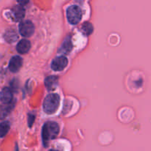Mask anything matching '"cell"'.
<instances>
[{
	"mask_svg": "<svg viewBox=\"0 0 151 151\" xmlns=\"http://www.w3.org/2000/svg\"><path fill=\"white\" fill-rule=\"evenodd\" d=\"M59 134V125L55 122H47L42 128V142L45 147L48 145L51 139L55 138Z\"/></svg>",
	"mask_w": 151,
	"mask_h": 151,
	"instance_id": "6da1fadb",
	"label": "cell"
},
{
	"mask_svg": "<svg viewBox=\"0 0 151 151\" xmlns=\"http://www.w3.org/2000/svg\"><path fill=\"white\" fill-rule=\"evenodd\" d=\"M60 104V97L58 94H50L45 97L43 103L44 111L47 114H55L59 108Z\"/></svg>",
	"mask_w": 151,
	"mask_h": 151,
	"instance_id": "7a4b0ae2",
	"label": "cell"
},
{
	"mask_svg": "<svg viewBox=\"0 0 151 151\" xmlns=\"http://www.w3.org/2000/svg\"><path fill=\"white\" fill-rule=\"evenodd\" d=\"M66 17L68 22L72 24L79 23L82 18V11L78 5H72L66 10Z\"/></svg>",
	"mask_w": 151,
	"mask_h": 151,
	"instance_id": "3957f363",
	"label": "cell"
},
{
	"mask_svg": "<svg viewBox=\"0 0 151 151\" xmlns=\"http://www.w3.org/2000/svg\"><path fill=\"white\" fill-rule=\"evenodd\" d=\"M19 32L24 37H30L35 31V27L32 22L29 20H25L19 24Z\"/></svg>",
	"mask_w": 151,
	"mask_h": 151,
	"instance_id": "277c9868",
	"label": "cell"
},
{
	"mask_svg": "<svg viewBox=\"0 0 151 151\" xmlns=\"http://www.w3.org/2000/svg\"><path fill=\"white\" fill-rule=\"evenodd\" d=\"M68 65V59L65 56L56 57L51 63V68L55 72H61Z\"/></svg>",
	"mask_w": 151,
	"mask_h": 151,
	"instance_id": "5b68a950",
	"label": "cell"
},
{
	"mask_svg": "<svg viewBox=\"0 0 151 151\" xmlns=\"http://www.w3.org/2000/svg\"><path fill=\"white\" fill-rule=\"evenodd\" d=\"M13 90L9 87H4L0 91V101L4 105H9L13 103Z\"/></svg>",
	"mask_w": 151,
	"mask_h": 151,
	"instance_id": "8992f818",
	"label": "cell"
},
{
	"mask_svg": "<svg viewBox=\"0 0 151 151\" xmlns=\"http://www.w3.org/2000/svg\"><path fill=\"white\" fill-rule=\"evenodd\" d=\"M22 63H23V60L22 58L19 55H15L11 58L9 62L8 68L10 71L13 73L19 72V69L22 66Z\"/></svg>",
	"mask_w": 151,
	"mask_h": 151,
	"instance_id": "52a82bcc",
	"label": "cell"
},
{
	"mask_svg": "<svg viewBox=\"0 0 151 151\" xmlns=\"http://www.w3.org/2000/svg\"><path fill=\"white\" fill-rule=\"evenodd\" d=\"M31 48V43L27 39H22L17 44L16 50L20 54H27Z\"/></svg>",
	"mask_w": 151,
	"mask_h": 151,
	"instance_id": "ba28073f",
	"label": "cell"
},
{
	"mask_svg": "<svg viewBox=\"0 0 151 151\" xmlns=\"http://www.w3.org/2000/svg\"><path fill=\"white\" fill-rule=\"evenodd\" d=\"M12 13H13L15 21L19 22V21L22 20L25 15V10L24 8V6L21 5V4L15 5L12 9Z\"/></svg>",
	"mask_w": 151,
	"mask_h": 151,
	"instance_id": "9c48e42d",
	"label": "cell"
},
{
	"mask_svg": "<svg viewBox=\"0 0 151 151\" xmlns=\"http://www.w3.org/2000/svg\"><path fill=\"white\" fill-rule=\"evenodd\" d=\"M72 47H73V45H72V39H71V37L69 35L63 40V43L60 46V48L59 49V52L68 54V53L72 51Z\"/></svg>",
	"mask_w": 151,
	"mask_h": 151,
	"instance_id": "30bf717a",
	"label": "cell"
},
{
	"mask_svg": "<svg viewBox=\"0 0 151 151\" xmlns=\"http://www.w3.org/2000/svg\"><path fill=\"white\" fill-rule=\"evenodd\" d=\"M13 107L14 104L13 103L9 105H0V119H3L7 117V115L11 112Z\"/></svg>",
	"mask_w": 151,
	"mask_h": 151,
	"instance_id": "8fae6325",
	"label": "cell"
},
{
	"mask_svg": "<svg viewBox=\"0 0 151 151\" xmlns=\"http://www.w3.org/2000/svg\"><path fill=\"white\" fill-rule=\"evenodd\" d=\"M58 78L57 76H49L45 79V86L49 90L54 89L58 84Z\"/></svg>",
	"mask_w": 151,
	"mask_h": 151,
	"instance_id": "7c38bea8",
	"label": "cell"
},
{
	"mask_svg": "<svg viewBox=\"0 0 151 151\" xmlns=\"http://www.w3.org/2000/svg\"><path fill=\"white\" fill-rule=\"evenodd\" d=\"M4 39L8 43H13L18 39V35L14 29H8L4 33Z\"/></svg>",
	"mask_w": 151,
	"mask_h": 151,
	"instance_id": "4fadbf2b",
	"label": "cell"
},
{
	"mask_svg": "<svg viewBox=\"0 0 151 151\" xmlns=\"http://www.w3.org/2000/svg\"><path fill=\"white\" fill-rule=\"evenodd\" d=\"M10 122L7 121H4L0 123V138L5 137L10 130Z\"/></svg>",
	"mask_w": 151,
	"mask_h": 151,
	"instance_id": "5bb4252c",
	"label": "cell"
},
{
	"mask_svg": "<svg viewBox=\"0 0 151 151\" xmlns=\"http://www.w3.org/2000/svg\"><path fill=\"white\" fill-rule=\"evenodd\" d=\"M93 30H94V28L90 22H84L81 26V31L86 35H91L93 32Z\"/></svg>",
	"mask_w": 151,
	"mask_h": 151,
	"instance_id": "9a60e30c",
	"label": "cell"
},
{
	"mask_svg": "<svg viewBox=\"0 0 151 151\" xmlns=\"http://www.w3.org/2000/svg\"><path fill=\"white\" fill-rule=\"evenodd\" d=\"M34 121H35V115L32 114H28V125L29 127H32Z\"/></svg>",
	"mask_w": 151,
	"mask_h": 151,
	"instance_id": "2e32d148",
	"label": "cell"
},
{
	"mask_svg": "<svg viewBox=\"0 0 151 151\" xmlns=\"http://www.w3.org/2000/svg\"><path fill=\"white\" fill-rule=\"evenodd\" d=\"M49 151H58V150H50Z\"/></svg>",
	"mask_w": 151,
	"mask_h": 151,
	"instance_id": "e0dca14e",
	"label": "cell"
}]
</instances>
